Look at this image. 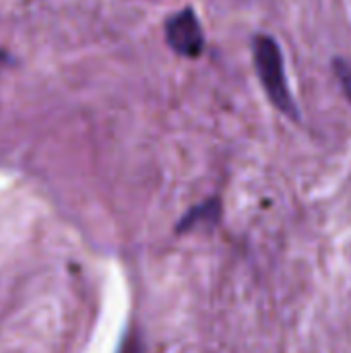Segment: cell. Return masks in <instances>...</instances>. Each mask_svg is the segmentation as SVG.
I'll list each match as a JSON object with an SVG mask.
<instances>
[{
  "mask_svg": "<svg viewBox=\"0 0 351 353\" xmlns=\"http://www.w3.org/2000/svg\"><path fill=\"white\" fill-rule=\"evenodd\" d=\"M252 58L254 68L261 79V85L271 99V103L285 114L292 120H300V110L292 97L288 79H285V66H283V54L279 43L271 35H257L252 39Z\"/></svg>",
  "mask_w": 351,
  "mask_h": 353,
  "instance_id": "6da1fadb",
  "label": "cell"
},
{
  "mask_svg": "<svg viewBox=\"0 0 351 353\" xmlns=\"http://www.w3.org/2000/svg\"><path fill=\"white\" fill-rule=\"evenodd\" d=\"M118 353H143V343H141V337H139L137 331L126 333V337H124L122 343H120Z\"/></svg>",
  "mask_w": 351,
  "mask_h": 353,
  "instance_id": "5b68a950",
  "label": "cell"
},
{
  "mask_svg": "<svg viewBox=\"0 0 351 353\" xmlns=\"http://www.w3.org/2000/svg\"><path fill=\"white\" fill-rule=\"evenodd\" d=\"M219 213H221V205H219V199H209L197 207H192L178 223V232L182 230H190L199 223H215L219 219Z\"/></svg>",
  "mask_w": 351,
  "mask_h": 353,
  "instance_id": "3957f363",
  "label": "cell"
},
{
  "mask_svg": "<svg viewBox=\"0 0 351 353\" xmlns=\"http://www.w3.org/2000/svg\"><path fill=\"white\" fill-rule=\"evenodd\" d=\"M4 62H6V54L0 50V68H2V64H4Z\"/></svg>",
  "mask_w": 351,
  "mask_h": 353,
  "instance_id": "8992f818",
  "label": "cell"
},
{
  "mask_svg": "<svg viewBox=\"0 0 351 353\" xmlns=\"http://www.w3.org/2000/svg\"><path fill=\"white\" fill-rule=\"evenodd\" d=\"M333 72L351 101V64L345 58H333Z\"/></svg>",
  "mask_w": 351,
  "mask_h": 353,
  "instance_id": "277c9868",
  "label": "cell"
},
{
  "mask_svg": "<svg viewBox=\"0 0 351 353\" xmlns=\"http://www.w3.org/2000/svg\"><path fill=\"white\" fill-rule=\"evenodd\" d=\"M166 39L170 48L184 58L201 56L205 48V33L192 8H184L168 19Z\"/></svg>",
  "mask_w": 351,
  "mask_h": 353,
  "instance_id": "7a4b0ae2",
  "label": "cell"
}]
</instances>
